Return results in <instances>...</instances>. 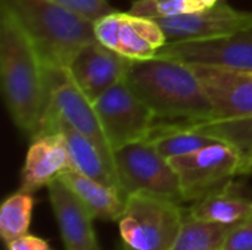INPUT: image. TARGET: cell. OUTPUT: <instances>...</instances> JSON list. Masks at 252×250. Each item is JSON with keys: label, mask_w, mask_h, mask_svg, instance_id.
I'll return each mask as SVG.
<instances>
[{"label": "cell", "mask_w": 252, "mask_h": 250, "mask_svg": "<svg viewBox=\"0 0 252 250\" xmlns=\"http://www.w3.org/2000/svg\"><path fill=\"white\" fill-rule=\"evenodd\" d=\"M0 77L7 112L31 139L50 97L49 71L15 16L0 7Z\"/></svg>", "instance_id": "cell-1"}, {"label": "cell", "mask_w": 252, "mask_h": 250, "mask_svg": "<svg viewBox=\"0 0 252 250\" xmlns=\"http://www.w3.org/2000/svg\"><path fill=\"white\" fill-rule=\"evenodd\" d=\"M164 31L167 43L204 41L235 34L252 25V12L236 10L219 0L214 6L165 18L154 19Z\"/></svg>", "instance_id": "cell-9"}, {"label": "cell", "mask_w": 252, "mask_h": 250, "mask_svg": "<svg viewBox=\"0 0 252 250\" xmlns=\"http://www.w3.org/2000/svg\"><path fill=\"white\" fill-rule=\"evenodd\" d=\"M47 71L50 81V97L43 119L49 116H58L63 119L74 130L97 144L108 156L114 158V149L103 133L93 102H90L74 83L68 69Z\"/></svg>", "instance_id": "cell-8"}, {"label": "cell", "mask_w": 252, "mask_h": 250, "mask_svg": "<svg viewBox=\"0 0 252 250\" xmlns=\"http://www.w3.org/2000/svg\"><path fill=\"white\" fill-rule=\"evenodd\" d=\"M126 81L157 121L196 124L213 118V103L189 63L165 57L131 60Z\"/></svg>", "instance_id": "cell-2"}, {"label": "cell", "mask_w": 252, "mask_h": 250, "mask_svg": "<svg viewBox=\"0 0 252 250\" xmlns=\"http://www.w3.org/2000/svg\"><path fill=\"white\" fill-rule=\"evenodd\" d=\"M35 199L32 193L18 190L10 194L0 208V236L9 243L24 234H28Z\"/></svg>", "instance_id": "cell-21"}, {"label": "cell", "mask_w": 252, "mask_h": 250, "mask_svg": "<svg viewBox=\"0 0 252 250\" xmlns=\"http://www.w3.org/2000/svg\"><path fill=\"white\" fill-rule=\"evenodd\" d=\"M74 12L80 13L81 16L96 22L99 18L115 12V9L109 4L108 0H55Z\"/></svg>", "instance_id": "cell-23"}, {"label": "cell", "mask_w": 252, "mask_h": 250, "mask_svg": "<svg viewBox=\"0 0 252 250\" xmlns=\"http://www.w3.org/2000/svg\"><path fill=\"white\" fill-rule=\"evenodd\" d=\"M196 10L199 9L186 0H136L130 7V13L151 19L182 15Z\"/></svg>", "instance_id": "cell-22"}, {"label": "cell", "mask_w": 252, "mask_h": 250, "mask_svg": "<svg viewBox=\"0 0 252 250\" xmlns=\"http://www.w3.org/2000/svg\"><path fill=\"white\" fill-rule=\"evenodd\" d=\"M226 250H252V212L242 222L232 227Z\"/></svg>", "instance_id": "cell-24"}, {"label": "cell", "mask_w": 252, "mask_h": 250, "mask_svg": "<svg viewBox=\"0 0 252 250\" xmlns=\"http://www.w3.org/2000/svg\"><path fill=\"white\" fill-rule=\"evenodd\" d=\"M202 1L205 3V6H207V7H211V6H214L219 0H202Z\"/></svg>", "instance_id": "cell-28"}, {"label": "cell", "mask_w": 252, "mask_h": 250, "mask_svg": "<svg viewBox=\"0 0 252 250\" xmlns=\"http://www.w3.org/2000/svg\"><path fill=\"white\" fill-rule=\"evenodd\" d=\"M186 212L195 220L236 225L252 212V199L244 196L238 184L232 181L193 202Z\"/></svg>", "instance_id": "cell-18"}, {"label": "cell", "mask_w": 252, "mask_h": 250, "mask_svg": "<svg viewBox=\"0 0 252 250\" xmlns=\"http://www.w3.org/2000/svg\"><path fill=\"white\" fill-rule=\"evenodd\" d=\"M155 57L252 71V25L214 40L167 43Z\"/></svg>", "instance_id": "cell-10"}, {"label": "cell", "mask_w": 252, "mask_h": 250, "mask_svg": "<svg viewBox=\"0 0 252 250\" xmlns=\"http://www.w3.org/2000/svg\"><path fill=\"white\" fill-rule=\"evenodd\" d=\"M165 44L167 37L154 19L121 12L115 52L131 60H148Z\"/></svg>", "instance_id": "cell-16"}, {"label": "cell", "mask_w": 252, "mask_h": 250, "mask_svg": "<svg viewBox=\"0 0 252 250\" xmlns=\"http://www.w3.org/2000/svg\"><path fill=\"white\" fill-rule=\"evenodd\" d=\"M93 106L114 150L146 140L157 124L152 109L134 93L126 78L99 96Z\"/></svg>", "instance_id": "cell-7"}, {"label": "cell", "mask_w": 252, "mask_h": 250, "mask_svg": "<svg viewBox=\"0 0 252 250\" xmlns=\"http://www.w3.org/2000/svg\"><path fill=\"white\" fill-rule=\"evenodd\" d=\"M56 131L62 133V136L65 139L72 169H75V171L81 172L83 175H87L108 187L117 189L123 193L120 180L117 175L114 158L108 156L97 144H94L90 139H87L77 130H74L63 119H61L58 116L44 118L34 137L41 136V134L56 133Z\"/></svg>", "instance_id": "cell-13"}, {"label": "cell", "mask_w": 252, "mask_h": 250, "mask_svg": "<svg viewBox=\"0 0 252 250\" xmlns=\"http://www.w3.org/2000/svg\"><path fill=\"white\" fill-rule=\"evenodd\" d=\"M232 227L195 220L185 211L180 233L170 250H226Z\"/></svg>", "instance_id": "cell-19"}, {"label": "cell", "mask_w": 252, "mask_h": 250, "mask_svg": "<svg viewBox=\"0 0 252 250\" xmlns=\"http://www.w3.org/2000/svg\"><path fill=\"white\" fill-rule=\"evenodd\" d=\"M47 190L65 250L93 249L97 240L90 211L61 178L49 184Z\"/></svg>", "instance_id": "cell-14"}, {"label": "cell", "mask_w": 252, "mask_h": 250, "mask_svg": "<svg viewBox=\"0 0 252 250\" xmlns=\"http://www.w3.org/2000/svg\"><path fill=\"white\" fill-rule=\"evenodd\" d=\"M213 103L211 121L252 116V71L189 63Z\"/></svg>", "instance_id": "cell-11"}, {"label": "cell", "mask_w": 252, "mask_h": 250, "mask_svg": "<svg viewBox=\"0 0 252 250\" xmlns=\"http://www.w3.org/2000/svg\"><path fill=\"white\" fill-rule=\"evenodd\" d=\"M38 52L47 69H68L77 52L96 40L93 24L55 0H0Z\"/></svg>", "instance_id": "cell-3"}, {"label": "cell", "mask_w": 252, "mask_h": 250, "mask_svg": "<svg viewBox=\"0 0 252 250\" xmlns=\"http://www.w3.org/2000/svg\"><path fill=\"white\" fill-rule=\"evenodd\" d=\"M114 162L124 196L149 193L183 203L180 180L170 161L149 140L114 150Z\"/></svg>", "instance_id": "cell-5"}, {"label": "cell", "mask_w": 252, "mask_h": 250, "mask_svg": "<svg viewBox=\"0 0 252 250\" xmlns=\"http://www.w3.org/2000/svg\"><path fill=\"white\" fill-rule=\"evenodd\" d=\"M92 250H100V248H99V245H96V246H94Z\"/></svg>", "instance_id": "cell-30"}, {"label": "cell", "mask_w": 252, "mask_h": 250, "mask_svg": "<svg viewBox=\"0 0 252 250\" xmlns=\"http://www.w3.org/2000/svg\"><path fill=\"white\" fill-rule=\"evenodd\" d=\"M121 250H134V249H131L130 246H127L126 243H123V248H121Z\"/></svg>", "instance_id": "cell-29"}, {"label": "cell", "mask_w": 252, "mask_h": 250, "mask_svg": "<svg viewBox=\"0 0 252 250\" xmlns=\"http://www.w3.org/2000/svg\"><path fill=\"white\" fill-rule=\"evenodd\" d=\"M6 246L7 250H53L47 240L32 234H24L6 243Z\"/></svg>", "instance_id": "cell-25"}, {"label": "cell", "mask_w": 252, "mask_h": 250, "mask_svg": "<svg viewBox=\"0 0 252 250\" xmlns=\"http://www.w3.org/2000/svg\"><path fill=\"white\" fill-rule=\"evenodd\" d=\"M239 175H252V158H250L248 161H245V162L241 165Z\"/></svg>", "instance_id": "cell-26"}, {"label": "cell", "mask_w": 252, "mask_h": 250, "mask_svg": "<svg viewBox=\"0 0 252 250\" xmlns=\"http://www.w3.org/2000/svg\"><path fill=\"white\" fill-rule=\"evenodd\" d=\"M69 168L71 161L62 133L37 136L27 152L19 190L34 194L41 187H49Z\"/></svg>", "instance_id": "cell-15"}, {"label": "cell", "mask_w": 252, "mask_h": 250, "mask_svg": "<svg viewBox=\"0 0 252 250\" xmlns=\"http://www.w3.org/2000/svg\"><path fill=\"white\" fill-rule=\"evenodd\" d=\"M59 178L84 203L93 218L100 221H120L123 217L127 197L120 190L108 187L72 168L66 169Z\"/></svg>", "instance_id": "cell-17"}, {"label": "cell", "mask_w": 252, "mask_h": 250, "mask_svg": "<svg viewBox=\"0 0 252 250\" xmlns=\"http://www.w3.org/2000/svg\"><path fill=\"white\" fill-rule=\"evenodd\" d=\"M183 220L185 209L179 202L149 193H133L127 196L118 225L123 243L131 249L170 250Z\"/></svg>", "instance_id": "cell-4"}, {"label": "cell", "mask_w": 252, "mask_h": 250, "mask_svg": "<svg viewBox=\"0 0 252 250\" xmlns=\"http://www.w3.org/2000/svg\"><path fill=\"white\" fill-rule=\"evenodd\" d=\"M131 59L94 40L74 56L68 72L90 102L126 78Z\"/></svg>", "instance_id": "cell-12"}, {"label": "cell", "mask_w": 252, "mask_h": 250, "mask_svg": "<svg viewBox=\"0 0 252 250\" xmlns=\"http://www.w3.org/2000/svg\"><path fill=\"white\" fill-rule=\"evenodd\" d=\"M186 125L196 133L214 137L233 146L241 155L242 164L252 158V116L223 121H205Z\"/></svg>", "instance_id": "cell-20"}, {"label": "cell", "mask_w": 252, "mask_h": 250, "mask_svg": "<svg viewBox=\"0 0 252 250\" xmlns=\"http://www.w3.org/2000/svg\"><path fill=\"white\" fill-rule=\"evenodd\" d=\"M186 1H189V3H192L193 6H196L199 10H202V9H207V6H205V3L202 1V0H186Z\"/></svg>", "instance_id": "cell-27"}, {"label": "cell", "mask_w": 252, "mask_h": 250, "mask_svg": "<svg viewBox=\"0 0 252 250\" xmlns=\"http://www.w3.org/2000/svg\"><path fill=\"white\" fill-rule=\"evenodd\" d=\"M168 161L179 175L185 202H196L223 189L239 175L242 164L238 150L221 140L198 152L170 158Z\"/></svg>", "instance_id": "cell-6"}]
</instances>
